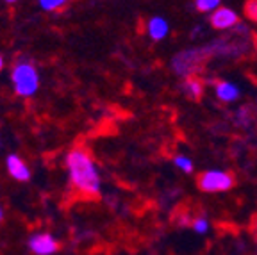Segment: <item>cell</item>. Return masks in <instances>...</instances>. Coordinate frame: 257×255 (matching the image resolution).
I'll list each match as a JSON object with an SVG mask.
<instances>
[{
    "mask_svg": "<svg viewBox=\"0 0 257 255\" xmlns=\"http://www.w3.org/2000/svg\"><path fill=\"white\" fill-rule=\"evenodd\" d=\"M2 70H4V56L0 54V72H2Z\"/></svg>",
    "mask_w": 257,
    "mask_h": 255,
    "instance_id": "obj_16",
    "label": "cell"
},
{
    "mask_svg": "<svg viewBox=\"0 0 257 255\" xmlns=\"http://www.w3.org/2000/svg\"><path fill=\"white\" fill-rule=\"evenodd\" d=\"M11 84L13 91L18 96H24V98L34 96L38 93V89H40L38 68L27 59L18 61L11 70Z\"/></svg>",
    "mask_w": 257,
    "mask_h": 255,
    "instance_id": "obj_3",
    "label": "cell"
},
{
    "mask_svg": "<svg viewBox=\"0 0 257 255\" xmlns=\"http://www.w3.org/2000/svg\"><path fill=\"white\" fill-rule=\"evenodd\" d=\"M253 48H255V54H257V34L253 36Z\"/></svg>",
    "mask_w": 257,
    "mask_h": 255,
    "instance_id": "obj_17",
    "label": "cell"
},
{
    "mask_svg": "<svg viewBox=\"0 0 257 255\" xmlns=\"http://www.w3.org/2000/svg\"><path fill=\"white\" fill-rule=\"evenodd\" d=\"M236 179L230 172L225 170H205L198 173L197 186L204 193H223L234 188Z\"/></svg>",
    "mask_w": 257,
    "mask_h": 255,
    "instance_id": "obj_4",
    "label": "cell"
},
{
    "mask_svg": "<svg viewBox=\"0 0 257 255\" xmlns=\"http://www.w3.org/2000/svg\"><path fill=\"white\" fill-rule=\"evenodd\" d=\"M214 93H216V98L223 104H230L239 98V88L230 80H218L214 84Z\"/></svg>",
    "mask_w": 257,
    "mask_h": 255,
    "instance_id": "obj_8",
    "label": "cell"
},
{
    "mask_svg": "<svg viewBox=\"0 0 257 255\" xmlns=\"http://www.w3.org/2000/svg\"><path fill=\"white\" fill-rule=\"evenodd\" d=\"M195 8L198 13H214L221 8V0H195Z\"/></svg>",
    "mask_w": 257,
    "mask_h": 255,
    "instance_id": "obj_12",
    "label": "cell"
},
{
    "mask_svg": "<svg viewBox=\"0 0 257 255\" xmlns=\"http://www.w3.org/2000/svg\"><path fill=\"white\" fill-rule=\"evenodd\" d=\"M205 84L200 77H188L182 82V91L186 93V96H189L191 100H200L204 96Z\"/></svg>",
    "mask_w": 257,
    "mask_h": 255,
    "instance_id": "obj_10",
    "label": "cell"
},
{
    "mask_svg": "<svg viewBox=\"0 0 257 255\" xmlns=\"http://www.w3.org/2000/svg\"><path fill=\"white\" fill-rule=\"evenodd\" d=\"M29 250L34 255H54L59 251V241L48 232H38L29 237Z\"/></svg>",
    "mask_w": 257,
    "mask_h": 255,
    "instance_id": "obj_5",
    "label": "cell"
},
{
    "mask_svg": "<svg viewBox=\"0 0 257 255\" xmlns=\"http://www.w3.org/2000/svg\"><path fill=\"white\" fill-rule=\"evenodd\" d=\"M173 164H175V166L184 173L193 172V161L189 159L188 156H175L173 157Z\"/></svg>",
    "mask_w": 257,
    "mask_h": 255,
    "instance_id": "obj_13",
    "label": "cell"
},
{
    "mask_svg": "<svg viewBox=\"0 0 257 255\" xmlns=\"http://www.w3.org/2000/svg\"><path fill=\"white\" fill-rule=\"evenodd\" d=\"M245 16L250 22L257 24V0H246L245 4Z\"/></svg>",
    "mask_w": 257,
    "mask_h": 255,
    "instance_id": "obj_14",
    "label": "cell"
},
{
    "mask_svg": "<svg viewBox=\"0 0 257 255\" xmlns=\"http://www.w3.org/2000/svg\"><path fill=\"white\" fill-rule=\"evenodd\" d=\"M213 48L211 45H205V47H191L184 48L179 54H175V57L172 59L170 66H172L173 73L182 79H188V77H197L207 64V61L213 57Z\"/></svg>",
    "mask_w": 257,
    "mask_h": 255,
    "instance_id": "obj_2",
    "label": "cell"
},
{
    "mask_svg": "<svg viewBox=\"0 0 257 255\" xmlns=\"http://www.w3.org/2000/svg\"><path fill=\"white\" fill-rule=\"evenodd\" d=\"M6 170L18 182H27L31 179V168L27 166V163L18 154H9L6 157Z\"/></svg>",
    "mask_w": 257,
    "mask_h": 255,
    "instance_id": "obj_7",
    "label": "cell"
},
{
    "mask_svg": "<svg viewBox=\"0 0 257 255\" xmlns=\"http://www.w3.org/2000/svg\"><path fill=\"white\" fill-rule=\"evenodd\" d=\"M64 166L68 172L72 188L86 198H96L100 195L102 180L98 166L86 148L75 147L64 156Z\"/></svg>",
    "mask_w": 257,
    "mask_h": 255,
    "instance_id": "obj_1",
    "label": "cell"
},
{
    "mask_svg": "<svg viewBox=\"0 0 257 255\" xmlns=\"http://www.w3.org/2000/svg\"><path fill=\"white\" fill-rule=\"evenodd\" d=\"M209 24L216 31H232L236 25H239V18H237V13L234 9L218 8L209 18Z\"/></svg>",
    "mask_w": 257,
    "mask_h": 255,
    "instance_id": "obj_6",
    "label": "cell"
},
{
    "mask_svg": "<svg viewBox=\"0 0 257 255\" xmlns=\"http://www.w3.org/2000/svg\"><path fill=\"white\" fill-rule=\"evenodd\" d=\"M70 0H38V6H40L43 11L47 13H54V11H61L68 6Z\"/></svg>",
    "mask_w": 257,
    "mask_h": 255,
    "instance_id": "obj_11",
    "label": "cell"
},
{
    "mask_svg": "<svg viewBox=\"0 0 257 255\" xmlns=\"http://www.w3.org/2000/svg\"><path fill=\"white\" fill-rule=\"evenodd\" d=\"M191 227L195 232H198V234H207L209 230V221L205 218H197L191 221Z\"/></svg>",
    "mask_w": 257,
    "mask_h": 255,
    "instance_id": "obj_15",
    "label": "cell"
},
{
    "mask_svg": "<svg viewBox=\"0 0 257 255\" xmlns=\"http://www.w3.org/2000/svg\"><path fill=\"white\" fill-rule=\"evenodd\" d=\"M2 218H4V211H2V205H0V221H2Z\"/></svg>",
    "mask_w": 257,
    "mask_h": 255,
    "instance_id": "obj_18",
    "label": "cell"
},
{
    "mask_svg": "<svg viewBox=\"0 0 257 255\" xmlns=\"http://www.w3.org/2000/svg\"><path fill=\"white\" fill-rule=\"evenodd\" d=\"M6 4H15V2H18V0H4Z\"/></svg>",
    "mask_w": 257,
    "mask_h": 255,
    "instance_id": "obj_19",
    "label": "cell"
},
{
    "mask_svg": "<svg viewBox=\"0 0 257 255\" xmlns=\"http://www.w3.org/2000/svg\"><path fill=\"white\" fill-rule=\"evenodd\" d=\"M170 32V24L163 18V16H152L147 22V34L152 41H161L168 36Z\"/></svg>",
    "mask_w": 257,
    "mask_h": 255,
    "instance_id": "obj_9",
    "label": "cell"
}]
</instances>
